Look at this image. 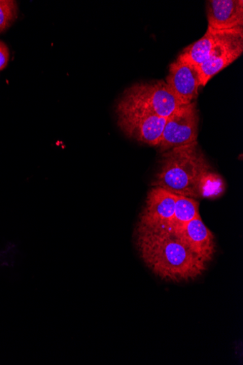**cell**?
I'll use <instances>...</instances> for the list:
<instances>
[{"label": "cell", "mask_w": 243, "mask_h": 365, "mask_svg": "<svg viewBox=\"0 0 243 365\" xmlns=\"http://www.w3.org/2000/svg\"><path fill=\"white\" fill-rule=\"evenodd\" d=\"M208 27L224 31L243 28L242 0H211L206 3Z\"/></svg>", "instance_id": "30bf717a"}, {"label": "cell", "mask_w": 243, "mask_h": 365, "mask_svg": "<svg viewBox=\"0 0 243 365\" xmlns=\"http://www.w3.org/2000/svg\"><path fill=\"white\" fill-rule=\"evenodd\" d=\"M175 235L207 264L212 260L216 252L215 237L200 215Z\"/></svg>", "instance_id": "9c48e42d"}, {"label": "cell", "mask_w": 243, "mask_h": 365, "mask_svg": "<svg viewBox=\"0 0 243 365\" xmlns=\"http://www.w3.org/2000/svg\"><path fill=\"white\" fill-rule=\"evenodd\" d=\"M135 238L138 252L147 267L162 280H194L206 270L207 264L169 232L136 227Z\"/></svg>", "instance_id": "6da1fadb"}, {"label": "cell", "mask_w": 243, "mask_h": 365, "mask_svg": "<svg viewBox=\"0 0 243 365\" xmlns=\"http://www.w3.org/2000/svg\"><path fill=\"white\" fill-rule=\"evenodd\" d=\"M10 58V52L8 46L3 41H0V71L4 70Z\"/></svg>", "instance_id": "5bb4252c"}, {"label": "cell", "mask_w": 243, "mask_h": 365, "mask_svg": "<svg viewBox=\"0 0 243 365\" xmlns=\"http://www.w3.org/2000/svg\"><path fill=\"white\" fill-rule=\"evenodd\" d=\"M199 115L195 103L180 107L166 118L159 148L166 152L197 142Z\"/></svg>", "instance_id": "5b68a950"}, {"label": "cell", "mask_w": 243, "mask_h": 365, "mask_svg": "<svg viewBox=\"0 0 243 365\" xmlns=\"http://www.w3.org/2000/svg\"><path fill=\"white\" fill-rule=\"evenodd\" d=\"M118 125L130 139L159 147L166 118L120 97L115 107Z\"/></svg>", "instance_id": "3957f363"}, {"label": "cell", "mask_w": 243, "mask_h": 365, "mask_svg": "<svg viewBox=\"0 0 243 365\" xmlns=\"http://www.w3.org/2000/svg\"><path fill=\"white\" fill-rule=\"evenodd\" d=\"M176 201L177 195L162 187H152L148 193L145 205L136 227L170 233Z\"/></svg>", "instance_id": "52a82bcc"}, {"label": "cell", "mask_w": 243, "mask_h": 365, "mask_svg": "<svg viewBox=\"0 0 243 365\" xmlns=\"http://www.w3.org/2000/svg\"><path fill=\"white\" fill-rule=\"evenodd\" d=\"M17 18V2L14 0H0V33L7 30Z\"/></svg>", "instance_id": "4fadbf2b"}, {"label": "cell", "mask_w": 243, "mask_h": 365, "mask_svg": "<svg viewBox=\"0 0 243 365\" xmlns=\"http://www.w3.org/2000/svg\"><path fill=\"white\" fill-rule=\"evenodd\" d=\"M222 34V31L207 27L202 38L185 48L179 57L198 66L210 56Z\"/></svg>", "instance_id": "8fae6325"}, {"label": "cell", "mask_w": 243, "mask_h": 365, "mask_svg": "<svg viewBox=\"0 0 243 365\" xmlns=\"http://www.w3.org/2000/svg\"><path fill=\"white\" fill-rule=\"evenodd\" d=\"M122 96L164 118L183 106L163 81L134 84Z\"/></svg>", "instance_id": "277c9868"}, {"label": "cell", "mask_w": 243, "mask_h": 365, "mask_svg": "<svg viewBox=\"0 0 243 365\" xmlns=\"http://www.w3.org/2000/svg\"><path fill=\"white\" fill-rule=\"evenodd\" d=\"M243 52V28L222 31V36L210 56L198 66L201 86L227 68Z\"/></svg>", "instance_id": "8992f818"}, {"label": "cell", "mask_w": 243, "mask_h": 365, "mask_svg": "<svg viewBox=\"0 0 243 365\" xmlns=\"http://www.w3.org/2000/svg\"><path fill=\"white\" fill-rule=\"evenodd\" d=\"M199 215V202L196 199L177 195L175 216H173L170 233L177 234L186 224Z\"/></svg>", "instance_id": "7c38bea8"}, {"label": "cell", "mask_w": 243, "mask_h": 365, "mask_svg": "<svg viewBox=\"0 0 243 365\" xmlns=\"http://www.w3.org/2000/svg\"><path fill=\"white\" fill-rule=\"evenodd\" d=\"M215 177L195 142L164 152L152 185L177 195L196 199L204 195Z\"/></svg>", "instance_id": "7a4b0ae2"}, {"label": "cell", "mask_w": 243, "mask_h": 365, "mask_svg": "<svg viewBox=\"0 0 243 365\" xmlns=\"http://www.w3.org/2000/svg\"><path fill=\"white\" fill-rule=\"evenodd\" d=\"M165 83L182 106L194 103L201 86L198 66L178 56L170 65Z\"/></svg>", "instance_id": "ba28073f"}]
</instances>
